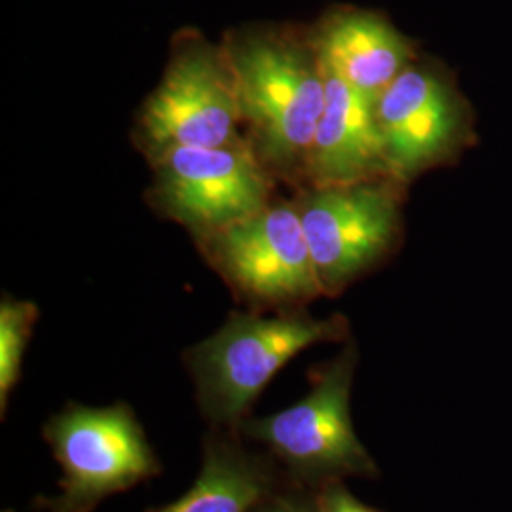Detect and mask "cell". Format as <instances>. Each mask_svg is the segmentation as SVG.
Wrapping results in <instances>:
<instances>
[{
    "instance_id": "1",
    "label": "cell",
    "mask_w": 512,
    "mask_h": 512,
    "mask_svg": "<svg viewBox=\"0 0 512 512\" xmlns=\"http://www.w3.org/2000/svg\"><path fill=\"white\" fill-rule=\"evenodd\" d=\"M220 42L238 80L249 147L277 183L298 190L327 101V74L308 27L243 25Z\"/></svg>"
},
{
    "instance_id": "2",
    "label": "cell",
    "mask_w": 512,
    "mask_h": 512,
    "mask_svg": "<svg viewBox=\"0 0 512 512\" xmlns=\"http://www.w3.org/2000/svg\"><path fill=\"white\" fill-rule=\"evenodd\" d=\"M349 340L351 325L342 313L232 311L219 329L184 351L183 363L207 429L239 433L266 385L298 353Z\"/></svg>"
},
{
    "instance_id": "3",
    "label": "cell",
    "mask_w": 512,
    "mask_h": 512,
    "mask_svg": "<svg viewBox=\"0 0 512 512\" xmlns=\"http://www.w3.org/2000/svg\"><path fill=\"white\" fill-rule=\"evenodd\" d=\"M359 366L353 338L330 361L310 370L308 393L285 410L243 421L239 435L268 452L281 471L311 490L348 478H380V467L351 420Z\"/></svg>"
},
{
    "instance_id": "4",
    "label": "cell",
    "mask_w": 512,
    "mask_h": 512,
    "mask_svg": "<svg viewBox=\"0 0 512 512\" xmlns=\"http://www.w3.org/2000/svg\"><path fill=\"white\" fill-rule=\"evenodd\" d=\"M133 143L148 162L171 148L249 145L238 80L222 42L196 29L173 37L164 74L135 116Z\"/></svg>"
},
{
    "instance_id": "5",
    "label": "cell",
    "mask_w": 512,
    "mask_h": 512,
    "mask_svg": "<svg viewBox=\"0 0 512 512\" xmlns=\"http://www.w3.org/2000/svg\"><path fill=\"white\" fill-rule=\"evenodd\" d=\"M42 437L63 469L59 494L38 495L44 512H93L110 495L122 494L162 475L131 404L67 403L42 425Z\"/></svg>"
},
{
    "instance_id": "6",
    "label": "cell",
    "mask_w": 512,
    "mask_h": 512,
    "mask_svg": "<svg viewBox=\"0 0 512 512\" xmlns=\"http://www.w3.org/2000/svg\"><path fill=\"white\" fill-rule=\"evenodd\" d=\"M404 194L406 184L393 177L296 190L323 296H340L401 247Z\"/></svg>"
},
{
    "instance_id": "7",
    "label": "cell",
    "mask_w": 512,
    "mask_h": 512,
    "mask_svg": "<svg viewBox=\"0 0 512 512\" xmlns=\"http://www.w3.org/2000/svg\"><path fill=\"white\" fill-rule=\"evenodd\" d=\"M196 247L247 310H304L323 296L294 198L275 196Z\"/></svg>"
},
{
    "instance_id": "8",
    "label": "cell",
    "mask_w": 512,
    "mask_h": 512,
    "mask_svg": "<svg viewBox=\"0 0 512 512\" xmlns=\"http://www.w3.org/2000/svg\"><path fill=\"white\" fill-rule=\"evenodd\" d=\"M148 205L181 224L194 243L253 217L274 200L279 183L249 145L171 148L152 162Z\"/></svg>"
},
{
    "instance_id": "9",
    "label": "cell",
    "mask_w": 512,
    "mask_h": 512,
    "mask_svg": "<svg viewBox=\"0 0 512 512\" xmlns=\"http://www.w3.org/2000/svg\"><path fill=\"white\" fill-rule=\"evenodd\" d=\"M376 116L389 173L406 186L475 143V112L454 74L421 54L378 97Z\"/></svg>"
},
{
    "instance_id": "10",
    "label": "cell",
    "mask_w": 512,
    "mask_h": 512,
    "mask_svg": "<svg viewBox=\"0 0 512 512\" xmlns=\"http://www.w3.org/2000/svg\"><path fill=\"white\" fill-rule=\"evenodd\" d=\"M308 31L325 71L376 101L420 57L389 18L357 6L329 8Z\"/></svg>"
},
{
    "instance_id": "11",
    "label": "cell",
    "mask_w": 512,
    "mask_h": 512,
    "mask_svg": "<svg viewBox=\"0 0 512 512\" xmlns=\"http://www.w3.org/2000/svg\"><path fill=\"white\" fill-rule=\"evenodd\" d=\"M325 74L327 101L311 143L302 186L363 183L391 177L376 116V99L357 92L336 74Z\"/></svg>"
},
{
    "instance_id": "12",
    "label": "cell",
    "mask_w": 512,
    "mask_h": 512,
    "mask_svg": "<svg viewBox=\"0 0 512 512\" xmlns=\"http://www.w3.org/2000/svg\"><path fill=\"white\" fill-rule=\"evenodd\" d=\"M285 473L275 459L239 433L207 429L202 469L179 499L145 512H251Z\"/></svg>"
},
{
    "instance_id": "13",
    "label": "cell",
    "mask_w": 512,
    "mask_h": 512,
    "mask_svg": "<svg viewBox=\"0 0 512 512\" xmlns=\"http://www.w3.org/2000/svg\"><path fill=\"white\" fill-rule=\"evenodd\" d=\"M40 310L31 300L2 294L0 300V420H6Z\"/></svg>"
},
{
    "instance_id": "14",
    "label": "cell",
    "mask_w": 512,
    "mask_h": 512,
    "mask_svg": "<svg viewBox=\"0 0 512 512\" xmlns=\"http://www.w3.org/2000/svg\"><path fill=\"white\" fill-rule=\"evenodd\" d=\"M251 512H317L315 495L311 488L285 475L275 488L256 503Z\"/></svg>"
},
{
    "instance_id": "15",
    "label": "cell",
    "mask_w": 512,
    "mask_h": 512,
    "mask_svg": "<svg viewBox=\"0 0 512 512\" xmlns=\"http://www.w3.org/2000/svg\"><path fill=\"white\" fill-rule=\"evenodd\" d=\"M317 512H385L374 509L349 492L346 480H336L313 490Z\"/></svg>"
},
{
    "instance_id": "16",
    "label": "cell",
    "mask_w": 512,
    "mask_h": 512,
    "mask_svg": "<svg viewBox=\"0 0 512 512\" xmlns=\"http://www.w3.org/2000/svg\"><path fill=\"white\" fill-rule=\"evenodd\" d=\"M2 512H16V511H12V509H6V511H2Z\"/></svg>"
}]
</instances>
